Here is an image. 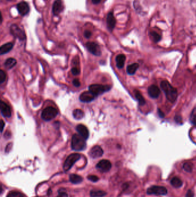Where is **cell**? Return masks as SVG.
Masks as SVG:
<instances>
[{
  "label": "cell",
  "mask_w": 196,
  "mask_h": 197,
  "mask_svg": "<svg viewBox=\"0 0 196 197\" xmlns=\"http://www.w3.org/2000/svg\"><path fill=\"white\" fill-rule=\"evenodd\" d=\"M63 10V4L61 0H56L52 6V12L54 15L57 16Z\"/></svg>",
  "instance_id": "cell-17"
},
{
  "label": "cell",
  "mask_w": 196,
  "mask_h": 197,
  "mask_svg": "<svg viewBox=\"0 0 196 197\" xmlns=\"http://www.w3.org/2000/svg\"><path fill=\"white\" fill-rule=\"evenodd\" d=\"M58 110L53 107H48L43 111L41 118L45 121H50L55 118L58 115Z\"/></svg>",
  "instance_id": "cell-4"
},
{
  "label": "cell",
  "mask_w": 196,
  "mask_h": 197,
  "mask_svg": "<svg viewBox=\"0 0 196 197\" xmlns=\"http://www.w3.org/2000/svg\"><path fill=\"white\" fill-rule=\"evenodd\" d=\"M17 9L19 13L21 16L27 15L29 12V6L28 3L26 2H21L18 3L17 5Z\"/></svg>",
  "instance_id": "cell-13"
},
{
  "label": "cell",
  "mask_w": 196,
  "mask_h": 197,
  "mask_svg": "<svg viewBox=\"0 0 196 197\" xmlns=\"http://www.w3.org/2000/svg\"><path fill=\"white\" fill-rule=\"evenodd\" d=\"M190 121L193 125H196V108L193 109L190 114Z\"/></svg>",
  "instance_id": "cell-30"
},
{
  "label": "cell",
  "mask_w": 196,
  "mask_h": 197,
  "mask_svg": "<svg viewBox=\"0 0 196 197\" xmlns=\"http://www.w3.org/2000/svg\"><path fill=\"white\" fill-rule=\"evenodd\" d=\"M158 114L161 118H164V116H165L164 113L160 109H158Z\"/></svg>",
  "instance_id": "cell-39"
},
{
  "label": "cell",
  "mask_w": 196,
  "mask_h": 197,
  "mask_svg": "<svg viewBox=\"0 0 196 197\" xmlns=\"http://www.w3.org/2000/svg\"><path fill=\"white\" fill-rule=\"evenodd\" d=\"M71 73H72V74L74 75H77L80 74V70H78V69L77 68L74 67L71 69Z\"/></svg>",
  "instance_id": "cell-33"
},
{
  "label": "cell",
  "mask_w": 196,
  "mask_h": 197,
  "mask_svg": "<svg viewBox=\"0 0 196 197\" xmlns=\"http://www.w3.org/2000/svg\"><path fill=\"white\" fill-rule=\"evenodd\" d=\"M70 182L73 184H80L83 181V178L81 176L77 174H71L69 176Z\"/></svg>",
  "instance_id": "cell-20"
},
{
  "label": "cell",
  "mask_w": 196,
  "mask_h": 197,
  "mask_svg": "<svg viewBox=\"0 0 196 197\" xmlns=\"http://www.w3.org/2000/svg\"><path fill=\"white\" fill-rule=\"evenodd\" d=\"M139 68V64L135 63V64H131L128 66L127 68V73L130 75H134L136 70Z\"/></svg>",
  "instance_id": "cell-22"
},
{
  "label": "cell",
  "mask_w": 196,
  "mask_h": 197,
  "mask_svg": "<svg viewBox=\"0 0 196 197\" xmlns=\"http://www.w3.org/2000/svg\"><path fill=\"white\" fill-rule=\"evenodd\" d=\"M104 154L103 149L101 146L98 145H95L91 148L89 152V155L93 159H97L102 156Z\"/></svg>",
  "instance_id": "cell-10"
},
{
  "label": "cell",
  "mask_w": 196,
  "mask_h": 197,
  "mask_svg": "<svg viewBox=\"0 0 196 197\" xmlns=\"http://www.w3.org/2000/svg\"><path fill=\"white\" fill-rule=\"evenodd\" d=\"M111 87L109 85H103L101 84H92L89 87V91H90L96 96H97L104 92H108L110 89Z\"/></svg>",
  "instance_id": "cell-5"
},
{
  "label": "cell",
  "mask_w": 196,
  "mask_h": 197,
  "mask_svg": "<svg viewBox=\"0 0 196 197\" xmlns=\"http://www.w3.org/2000/svg\"><path fill=\"white\" fill-rule=\"evenodd\" d=\"M150 35H151V38L152 39V40L155 43L158 42L159 41H161V36L159 35V34H158L157 32H155V31L151 32L150 33Z\"/></svg>",
  "instance_id": "cell-28"
},
{
  "label": "cell",
  "mask_w": 196,
  "mask_h": 197,
  "mask_svg": "<svg viewBox=\"0 0 196 197\" xmlns=\"http://www.w3.org/2000/svg\"><path fill=\"white\" fill-rule=\"evenodd\" d=\"M101 0H92V2L94 4H98L101 2Z\"/></svg>",
  "instance_id": "cell-41"
},
{
  "label": "cell",
  "mask_w": 196,
  "mask_h": 197,
  "mask_svg": "<svg viewBox=\"0 0 196 197\" xmlns=\"http://www.w3.org/2000/svg\"><path fill=\"white\" fill-rule=\"evenodd\" d=\"M0 109L1 114L5 118H10L12 116V111L11 107L3 101L1 102Z\"/></svg>",
  "instance_id": "cell-11"
},
{
  "label": "cell",
  "mask_w": 196,
  "mask_h": 197,
  "mask_svg": "<svg viewBox=\"0 0 196 197\" xmlns=\"http://www.w3.org/2000/svg\"><path fill=\"white\" fill-rule=\"evenodd\" d=\"M17 64V61L15 58H9L7 59L5 63L4 66L7 69H11L13 68Z\"/></svg>",
  "instance_id": "cell-21"
},
{
  "label": "cell",
  "mask_w": 196,
  "mask_h": 197,
  "mask_svg": "<svg viewBox=\"0 0 196 197\" xmlns=\"http://www.w3.org/2000/svg\"><path fill=\"white\" fill-rule=\"evenodd\" d=\"M175 120L177 123H181L182 122V118L180 116H176L175 118Z\"/></svg>",
  "instance_id": "cell-38"
},
{
  "label": "cell",
  "mask_w": 196,
  "mask_h": 197,
  "mask_svg": "<svg viewBox=\"0 0 196 197\" xmlns=\"http://www.w3.org/2000/svg\"><path fill=\"white\" fill-rule=\"evenodd\" d=\"M171 185H173V187L175 188H179L182 185V182L178 177H174L173 178L171 181H170Z\"/></svg>",
  "instance_id": "cell-25"
},
{
  "label": "cell",
  "mask_w": 196,
  "mask_h": 197,
  "mask_svg": "<svg viewBox=\"0 0 196 197\" xmlns=\"http://www.w3.org/2000/svg\"><path fill=\"white\" fill-rule=\"evenodd\" d=\"M6 197H25V195L20 192L17 191H11L7 194Z\"/></svg>",
  "instance_id": "cell-27"
},
{
  "label": "cell",
  "mask_w": 196,
  "mask_h": 197,
  "mask_svg": "<svg viewBox=\"0 0 196 197\" xmlns=\"http://www.w3.org/2000/svg\"><path fill=\"white\" fill-rule=\"evenodd\" d=\"M87 179L92 182H98V180H99V178H98V176H96V175H89L87 177Z\"/></svg>",
  "instance_id": "cell-32"
},
{
  "label": "cell",
  "mask_w": 196,
  "mask_h": 197,
  "mask_svg": "<svg viewBox=\"0 0 196 197\" xmlns=\"http://www.w3.org/2000/svg\"><path fill=\"white\" fill-rule=\"evenodd\" d=\"M81 158V155L78 153H72L66 159L64 162V171L67 172L69 171L74 164L77 161H78Z\"/></svg>",
  "instance_id": "cell-3"
},
{
  "label": "cell",
  "mask_w": 196,
  "mask_h": 197,
  "mask_svg": "<svg viewBox=\"0 0 196 197\" xmlns=\"http://www.w3.org/2000/svg\"><path fill=\"white\" fill-rule=\"evenodd\" d=\"M87 148L86 139L79 134H74L71 139V148L75 151H82Z\"/></svg>",
  "instance_id": "cell-2"
},
{
  "label": "cell",
  "mask_w": 196,
  "mask_h": 197,
  "mask_svg": "<svg viewBox=\"0 0 196 197\" xmlns=\"http://www.w3.org/2000/svg\"><path fill=\"white\" fill-rule=\"evenodd\" d=\"M149 95L151 98H156L159 97L161 93V90L155 85H151L148 89Z\"/></svg>",
  "instance_id": "cell-15"
},
{
  "label": "cell",
  "mask_w": 196,
  "mask_h": 197,
  "mask_svg": "<svg viewBox=\"0 0 196 197\" xmlns=\"http://www.w3.org/2000/svg\"><path fill=\"white\" fill-rule=\"evenodd\" d=\"M135 97L137 99V100L138 101L139 104L142 105H145V100L144 99L143 95H142V93L140 92L139 91L136 90L135 91Z\"/></svg>",
  "instance_id": "cell-26"
},
{
  "label": "cell",
  "mask_w": 196,
  "mask_h": 197,
  "mask_svg": "<svg viewBox=\"0 0 196 197\" xmlns=\"http://www.w3.org/2000/svg\"><path fill=\"white\" fill-rule=\"evenodd\" d=\"M87 49L90 53H92L94 55L96 56H100L101 55V51L98 44L95 42H89L86 44Z\"/></svg>",
  "instance_id": "cell-9"
},
{
  "label": "cell",
  "mask_w": 196,
  "mask_h": 197,
  "mask_svg": "<svg viewBox=\"0 0 196 197\" xmlns=\"http://www.w3.org/2000/svg\"><path fill=\"white\" fill-rule=\"evenodd\" d=\"M92 34L91 31H87V30L84 32V36H85V37L86 38H87V39L88 38H90V36H92Z\"/></svg>",
  "instance_id": "cell-35"
},
{
  "label": "cell",
  "mask_w": 196,
  "mask_h": 197,
  "mask_svg": "<svg viewBox=\"0 0 196 197\" xmlns=\"http://www.w3.org/2000/svg\"><path fill=\"white\" fill-rule=\"evenodd\" d=\"M76 129L77 132L80 135H81L82 137H83L86 140L88 139L89 136V132L87 128L85 125L80 124L77 126Z\"/></svg>",
  "instance_id": "cell-16"
},
{
  "label": "cell",
  "mask_w": 196,
  "mask_h": 197,
  "mask_svg": "<svg viewBox=\"0 0 196 197\" xmlns=\"http://www.w3.org/2000/svg\"><path fill=\"white\" fill-rule=\"evenodd\" d=\"M96 96L90 91L82 93L80 96V100L82 102L89 103L93 100Z\"/></svg>",
  "instance_id": "cell-12"
},
{
  "label": "cell",
  "mask_w": 196,
  "mask_h": 197,
  "mask_svg": "<svg viewBox=\"0 0 196 197\" xmlns=\"http://www.w3.org/2000/svg\"><path fill=\"white\" fill-rule=\"evenodd\" d=\"M1 132H3V130H4V126H5V123H4V122L3 121V120H1Z\"/></svg>",
  "instance_id": "cell-40"
},
{
  "label": "cell",
  "mask_w": 196,
  "mask_h": 197,
  "mask_svg": "<svg viewBox=\"0 0 196 197\" xmlns=\"http://www.w3.org/2000/svg\"><path fill=\"white\" fill-rule=\"evenodd\" d=\"M10 31L12 35L14 37L18 39L19 40L24 41L25 39L26 36L25 34V32L17 25L16 24L12 25L10 28Z\"/></svg>",
  "instance_id": "cell-7"
},
{
  "label": "cell",
  "mask_w": 196,
  "mask_h": 197,
  "mask_svg": "<svg viewBox=\"0 0 196 197\" xmlns=\"http://www.w3.org/2000/svg\"><path fill=\"white\" fill-rule=\"evenodd\" d=\"M57 197H69V196L67 193H66L64 192H62L59 193L58 196Z\"/></svg>",
  "instance_id": "cell-37"
},
{
  "label": "cell",
  "mask_w": 196,
  "mask_h": 197,
  "mask_svg": "<svg viewBox=\"0 0 196 197\" xmlns=\"http://www.w3.org/2000/svg\"><path fill=\"white\" fill-rule=\"evenodd\" d=\"M106 193L103 190H92L90 191V195L91 197H103L105 196Z\"/></svg>",
  "instance_id": "cell-24"
},
{
  "label": "cell",
  "mask_w": 196,
  "mask_h": 197,
  "mask_svg": "<svg viewBox=\"0 0 196 197\" xmlns=\"http://www.w3.org/2000/svg\"><path fill=\"white\" fill-rule=\"evenodd\" d=\"M6 73L4 72V70H1L0 71V83L2 84L4 82H5L6 80Z\"/></svg>",
  "instance_id": "cell-31"
},
{
  "label": "cell",
  "mask_w": 196,
  "mask_h": 197,
  "mask_svg": "<svg viewBox=\"0 0 196 197\" xmlns=\"http://www.w3.org/2000/svg\"><path fill=\"white\" fill-rule=\"evenodd\" d=\"M193 165L191 162H185L183 165V169L186 172H191L193 170Z\"/></svg>",
  "instance_id": "cell-29"
},
{
  "label": "cell",
  "mask_w": 196,
  "mask_h": 197,
  "mask_svg": "<svg viewBox=\"0 0 196 197\" xmlns=\"http://www.w3.org/2000/svg\"><path fill=\"white\" fill-rule=\"evenodd\" d=\"M73 84L75 87H79L80 86V85H81V83H80V80L78 79H74L73 81Z\"/></svg>",
  "instance_id": "cell-34"
},
{
  "label": "cell",
  "mask_w": 196,
  "mask_h": 197,
  "mask_svg": "<svg viewBox=\"0 0 196 197\" xmlns=\"http://www.w3.org/2000/svg\"><path fill=\"white\" fill-rule=\"evenodd\" d=\"M161 87L167 100L172 103H174L178 97V92L177 89L167 81H162L161 84Z\"/></svg>",
  "instance_id": "cell-1"
},
{
  "label": "cell",
  "mask_w": 196,
  "mask_h": 197,
  "mask_svg": "<svg viewBox=\"0 0 196 197\" xmlns=\"http://www.w3.org/2000/svg\"><path fill=\"white\" fill-rule=\"evenodd\" d=\"M185 197H194V193L193 192L191 191V190H188L186 194V196Z\"/></svg>",
  "instance_id": "cell-36"
},
{
  "label": "cell",
  "mask_w": 196,
  "mask_h": 197,
  "mask_svg": "<svg viewBox=\"0 0 196 197\" xmlns=\"http://www.w3.org/2000/svg\"><path fill=\"white\" fill-rule=\"evenodd\" d=\"M147 193L150 195H165L167 194V190L165 187L154 185L147 189Z\"/></svg>",
  "instance_id": "cell-6"
},
{
  "label": "cell",
  "mask_w": 196,
  "mask_h": 197,
  "mask_svg": "<svg viewBox=\"0 0 196 197\" xmlns=\"http://www.w3.org/2000/svg\"><path fill=\"white\" fill-rule=\"evenodd\" d=\"M73 115L75 119L80 120L84 117L85 114L83 111L81 109H75L73 112Z\"/></svg>",
  "instance_id": "cell-23"
},
{
  "label": "cell",
  "mask_w": 196,
  "mask_h": 197,
  "mask_svg": "<svg viewBox=\"0 0 196 197\" xmlns=\"http://www.w3.org/2000/svg\"><path fill=\"white\" fill-rule=\"evenodd\" d=\"M126 57L124 54H119L116 58V66L118 68L121 69L124 67Z\"/></svg>",
  "instance_id": "cell-18"
},
{
  "label": "cell",
  "mask_w": 196,
  "mask_h": 197,
  "mask_svg": "<svg viewBox=\"0 0 196 197\" xmlns=\"http://www.w3.org/2000/svg\"><path fill=\"white\" fill-rule=\"evenodd\" d=\"M96 167L101 172H107L112 168V164L108 160H102L97 164Z\"/></svg>",
  "instance_id": "cell-8"
},
{
  "label": "cell",
  "mask_w": 196,
  "mask_h": 197,
  "mask_svg": "<svg viewBox=\"0 0 196 197\" xmlns=\"http://www.w3.org/2000/svg\"><path fill=\"white\" fill-rule=\"evenodd\" d=\"M13 45L12 43H7L3 45L0 48V54L3 55L9 52L12 49Z\"/></svg>",
  "instance_id": "cell-19"
},
{
  "label": "cell",
  "mask_w": 196,
  "mask_h": 197,
  "mask_svg": "<svg viewBox=\"0 0 196 197\" xmlns=\"http://www.w3.org/2000/svg\"><path fill=\"white\" fill-rule=\"evenodd\" d=\"M116 24V20L112 12H109L106 18V24L108 29L110 31L115 28Z\"/></svg>",
  "instance_id": "cell-14"
}]
</instances>
